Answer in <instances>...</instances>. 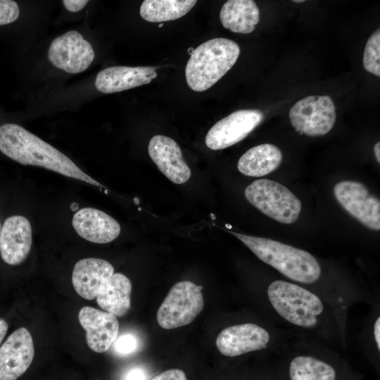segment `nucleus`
I'll use <instances>...</instances> for the list:
<instances>
[{
  "label": "nucleus",
  "instance_id": "1",
  "mask_svg": "<svg viewBox=\"0 0 380 380\" xmlns=\"http://www.w3.org/2000/svg\"><path fill=\"white\" fill-rule=\"evenodd\" d=\"M0 151L22 165L44 167L102 186L59 150L18 125L7 123L0 126Z\"/></svg>",
  "mask_w": 380,
  "mask_h": 380
},
{
  "label": "nucleus",
  "instance_id": "2",
  "mask_svg": "<svg viewBox=\"0 0 380 380\" xmlns=\"http://www.w3.org/2000/svg\"><path fill=\"white\" fill-rule=\"evenodd\" d=\"M260 260L287 278L303 284H312L321 275V267L309 252L281 242L230 232Z\"/></svg>",
  "mask_w": 380,
  "mask_h": 380
},
{
  "label": "nucleus",
  "instance_id": "3",
  "mask_svg": "<svg viewBox=\"0 0 380 380\" xmlns=\"http://www.w3.org/2000/svg\"><path fill=\"white\" fill-rule=\"evenodd\" d=\"M240 48L231 39L217 37L206 41L191 53L185 68L188 86L203 91L220 80L235 64Z\"/></svg>",
  "mask_w": 380,
  "mask_h": 380
},
{
  "label": "nucleus",
  "instance_id": "4",
  "mask_svg": "<svg viewBox=\"0 0 380 380\" xmlns=\"http://www.w3.org/2000/svg\"><path fill=\"white\" fill-rule=\"evenodd\" d=\"M269 301L274 310L291 324L312 328L324 310L320 298L308 289L283 280L272 281L267 289Z\"/></svg>",
  "mask_w": 380,
  "mask_h": 380
},
{
  "label": "nucleus",
  "instance_id": "5",
  "mask_svg": "<svg viewBox=\"0 0 380 380\" xmlns=\"http://www.w3.org/2000/svg\"><path fill=\"white\" fill-rule=\"evenodd\" d=\"M246 199L267 216L283 224L296 222L301 202L288 188L267 179L255 180L245 189Z\"/></svg>",
  "mask_w": 380,
  "mask_h": 380
},
{
  "label": "nucleus",
  "instance_id": "6",
  "mask_svg": "<svg viewBox=\"0 0 380 380\" xmlns=\"http://www.w3.org/2000/svg\"><path fill=\"white\" fill-rule=\"evenodd\" d=\"M202 289L190 281L173 285L157 312L159 325L172 329L191 323L203 308Z\"/></svg>",
  "mask_w": 380,
  "mask_h": 380
},
{
  "label": "nucleus",
  "instance_id": "7",
  "mask_svg": "<svg viewBox=\"0 0 380 380\" xmlns=\"http://www.w3.org/2000/svg\"><path fill=\"white\" fill-rule=\"evenodd\" d=\"M289 115L296 131L311 137L327 134L336 120L335 105L329 96L305 97L291 107Z\"/></svg>",
  "mask_w": 380,
  "mask_h": 380
},
{
  "label": "nucleus",
  "instance_id": "8",
  "mask_svg": "<svg viewBox=\"0 0 380 380\" xmlns=\"http://www.w3.org/2000/svg\"><path fill=\"white\" fill-rule=\"evenodd\" d=\"M334 194L339 204L360 222L370 229H380V201L365 185L342 181L336 184Z\"/></svg>",
  "mask_w": 380,
  "mask_h": 380
},
{
  "label": "nucleus",
  "instance_id": "9",
  "mask_svg": "<svg viewBox=\"0 0 380 380\" xmlns=\"http://www.w3.org/2000/svg\"><path fill=\"white\" fill-rule=\"evenodd\" d=\"M94 56L90 43L75 30L55 38L48 50L50 63L57 68L71 74L80 73L87 69Z\"/></svg>",
  "mask_w": 380,
  "mask_h": 380
},
{
  "label": "nucleus",
  "instance_id": "10",
  "mask_svg": "<svg viewBox=\"0 0 380 380\" xmlns=\"http://www.w3.org/2000/svg\"><path fill=\"white\" fill-rule=\"evenodd\" d=\"M256 109L239 110L217 121L208 132L205 145L212 150L229 147L246 137L263 120Z\"/></svg>",
  "mask_w": 380,
  "mask_h": 380
},
{
  "label": "nucleus",
  "instance_id": "11",
  "mask_svg": "<svg viewBox=\"0 0 380 380\" xmlns=\"http://www.w3.org/2000/svg\"><path fill=\"white\" fill-rule=\"evenodd\" d=\"M34 355L31 334L25 327L14 331L0 347V380H15L31 365Z\"/></svg>",
  "mask_w": 380,
  "mask_h": 380
},
{
  "label": "nucleus",
  "instance_id": "12",
  "mask_svg": "<svg viewBox=\"0 0 380 380\" xmlns=\"http://www.w3.org/2000/svg\"><path fill=\"white\" fill-rule=\"evenodd\" d=\"M270 341L269 332L253 323L235 324L220 331L216 346L221 354L236 357L265 348Z\"/></svg>",
  "mask_w": 380,
  "mask_h": 380
},
{
  "label": "nucleus",
  "instance_id": "13",
  "mask_svg": "<svg viewBox=\"0 0 380 380\" xmlns=\"http://www.w3.org/2000/svg\"><path fill=\"white\" fill-rule=\"evenodd\" d=\"M78 318L81 326L86 331L88 346L96 353L108 350L118 335L119 322L116 316L85 306L80 309Z\"/></svg>",
  "mask_w": 380,
  "mask_h": 380
},
{
  "label": "nucleus",
  "instance_id": "14",
  "mask_svg": "<svg viewBox=\"0 0 380 380\" xmlns=\"http://www.w3.org/2000/svg\"><path fill=\"white\" fill-rule=\"evenodd\" d=\"M32 246V227L30 221L21 215L8 217L0 229V254L11 265L23 262Z\"/></svg>",
  "mask_w": 380,
  "mask_h": 380
},
{
  "label": "nucleus",
  "instance_id": "15",
  "mask_svg": "<svg viewBox=\"0 0 380 380\" xmlns=\"http://www.w3.org/2000/svg\"><path fill=\"white\" fill-rule=\"evenodd\" d=\"M148 151L159 170L171 182L181 184L189 180L191 170L175 140L166 136L156 135L151 139Z\"/></svg>",
  "mask_w": 380,
  "mask_h": 380
},
{
  "label": "nucleus",
  "instance_id": "16",
  "mask_svg": "<svg viewBox=\"0 0 380 380\" xmlns=\"http://www.w3.org/2000/svg\"><path fill=\"white\" fill-rule=\"evenodd\" d=\"M114 274L112 265L96 258H84L74 266L72 283L75 291L87 300L96 298Z\"/></svg>",
  "mask_w": 380,
  "mask_h": 380
},
{
  "label": "nucleus",
  "instance_id": "17",
  "mask_svg": "<svg viewBox=\"0 0 380 380\" xmlns=\"http://www.w3.org/2000/svg\"><path fill=\"white\" fill-rule=\"evenodd\" d=\"M72 224L82 238L96 243L111 242L120 233V226L114 218L93 208H84L76 211Z\"/></svg>",
  "mask_w": 380,
  "mask_h": 380
},
{
  "label": "nucleus",
  "instance_id": "18",
  "mask_svg": "<svg viewBox=\"0 0 380 380\" xmlns=\"http://www.w3.org/2000/svg\"><path fill=\"white\" fill-rule=\"evenodd\" d=\"M155 67L113 66L101 70L95 87L102 93L122 91L150 83L157 76Z\"/></svg>",
  "mask_w": 380,
  "mask_h": 380
},
{
  "label": "nucleus",
  "instance_id": "19",
  "mask_svg": "<svg viewBox=\"0 0 380 380\" xmlns=\"http://www.w3.org/2000/svg\"><path fill=\"white\" fill-rule=\"evenodd\" d=\"M222 26L236 33L253 32L260 20V11L253 0H229L221 8Z\"/></svg>",
  "mask_w": 380,
  "mask_h": 380
},
{
  "label": "nucleus",
  "instance_id": "20",
  "mask_svg": "<svg viewBox=\"0 0 380 380\" xmlns=\"http://www.w3.org/2000/svg\"><path fill=\"white\" fill-rule=\"evenodd\" d=\"M282 161L281 150L274 144H262L248 149L239 158V171L250 177H262L274 171Z\"/></svg>",
  "mask_w": 380,
  "mask_h": 380
},
{
  "label": "nucleus",
  "instance_id": "21",
  "mask_svg": "<svg viewBox=\"0 0 380 380\" xmlns=\"http://www.w3.org/2000/svg\"><path fill=\"white\" fill-rule=\"evenodd\" d=\"M132 283L122 273L112 275L96 298L98 305L106 312L123 316L130 308Z\"/></svg>",
  "mask_w": 380,
  "mask_h": 380
},
{
  "label": "nucleus",
  "instance_id": "22",
  "mask_svg": "<svg viewBox=\"0 0 380 380\" xmlns=\"http://www.w3.org/2000/svg\"><path fill=\"white\" fill-rule=\"evenodd\" d=\"M195 0H145L139 13L151 23H161L178 19L186 15L196 4Z\"/></svg>",
  "mask_w": 380,
  "mask_h": 380
},
{
  "label": "nucleus",
  "instance_id": "23",
  "mask_svg": "<svg viewBox=\"0 0 380 380\" xmlns=\"http://www.w3.org/2000/svg\"><path fill=\"white\" fill-rule=\"evenodd\" d=\"M291 380H336V371L329 364L308 355L294 357L289 365Z\"/></svg>",
  "mask_w": 380,
  "mask_h": 380
},
{
  "label": "nucleus",
  "instance_id": "24",
  "mask_svg": "<svg viewBox=\"0 0 380 380\" xmlns=\"http://www.w3.org/2000/svg\"><path fill=\"white\" fill-rule=\"evenodd\" d=\"M365 69L376 75H380V30H376L368 39L363 55Z\"/></svg>",
  "mask_w": 380,
  "mask_h": 380
},
{
  "label": "nucleus",
  "instance_id": "25",
  "mask_svg": "<svg viewBox=\"0 0 380 380\" xmlns=\"http://www.w3.org/2000/svg\"><path fill=\"white\" fill-rule=\"evenodd\" d=\"M20 14L18 4L11 0H0V25L15 21Z\"/></svg>",
  "mask_w": 380,
  "mask_h": 380
},
{
  "label": "nucleus",
  "instance_id": "26",
  "mask_svg": "<svg viewBox=\"0 0 380 380\" xmlns=\"http://www.w3.org/2000/svg\"><path fill=\"white\" fill-rule=\"evenodd\" d=\"M137 342L135 337L131 334H125L116 338L113 343L115 352L120 355H125L134 352Z\"/></svg>",
  "mask_w": 380,
  "mask_h": 380
},
{
  "label": "nucleus",
  "instance_id": "27",
  "mask_svg": "<svg viewBox=\"0 0 380 380\" xmlns=\"http://www.w3.org/2000/svg\"><path fill=\"white\" fill-rule=\"evenodd\" d=\"M148 374L144 368L135 366L125 372L121 380H147Z\"/></svg>",
  "mask_w": 380,
  "mask_h": 380
},
{
  "label": "nucleus",
  "instance_id": "28",
  "mask_svg": "<svg viewBox=\"0 0 380 380\" xmlns=\"http://www.w3.org/2000/svg\"><path fill=\"white\" fill-rule=\"evenodd\" d=\"M151 380H187L185 373L178 369L166 370Z\"/></svg>",
  "mask_w": 380,
  "mask_h": 380
},
{
  "label": "nucleus",
  "instance_id": "29",
  "mask_svg": "<svg viewBox=\"0 0 380 380\" xmlns=\"http://www.w3.org/2000/svg\"><path fill=\"white\" fill-rule=\"evenodd\" d=\"M89 2L87 0H63L62 3L65 8L70 12L81 11Z\"/></svg>",
  "mask_w": 380,
  "mask_h": 380
},
{
  "label": "nucleus",
  "instance_id": "30",
  "mask_svg": "<svg viewBox=\"0 0 380 380\" xmlns=\"http://www.w3.org/2000/svg\"><path fill=\"white\" fill-rule=\"evenodd\" d=\"M374 340L378 348L380 350V317H378L374 324Z\"/></svg>",
  "mask_w": 380,
  "mask_h": 380
},
{
  "label": "nucleus",
  "instance_id": "31",
  "mask_svg": "<svg viewBox=\"0 0 380 380\" xmlns=\"http://www.w3.org/2000/svg\"><path fill=\"white\" fill-rule=\"evenodd\" d=\"M8 330V324L4 319H0V344L5 337Z\"/></svg>",
  "mask_w": 380,
  "mask_h": 380
},
{
  "label": "nucleus",
  "instance_id": "32",
  "mask_svg": "<svg viewBox=\"0 0 380 380\" xmlns=\"http://www.w3.org/2000/svg\"><path fill=\"white\" fill-rule=\"evenodd\" d=\"M374 152L378 163H380V143L377 142L374 147Z\"/></svg>",
  "mask_w": 380,
  "mask_h": 380
},
{
  "label": "nucleus",
  "instance_id": "33",
  "mask_svg": "<svg viewBox=\"0 0 380 380\" xmlns=\"http://www.w3.org/2000/svg\"><path fill=\"white\" fill-rule=\"evenodd\" d=\"M78 207H79V205L78 203H72L70 205V208L72 211H77V209H78Z\"/></svg>",
  "mask_w": 380,
  "mask_h": 380
},
{
  "label": "nucleus",
  "instance_id": "34",
  "mask_svg": "<svg viewBox=\"0 0 380 380\" xmlns=\"http://www.w3.org/2000/svg\"><path fill=\"white\" fill-rule=\"evenodd\" d=\"M134 202L136 204H139V199L137 197H135V198H134Z\"/></svg>",
  "mask_w": 380,
  "mask_h": 380
},
{
  "label": "nucleus",
  "instance_id": "35",
  "mask_svg": "<svg viewBox=\"0 0 380 380\" xmlns=\"http://www.w3.org/2000/svg\"><path fill=\"white\" fill-rule=\"evenodd\" d=\"M293 2H295V3H303V2H305L304 0H293Z\"/></svg>",
  "mask_w": 380,
  "mask_h": 380
},
{
  "label": "nucleus",
  "instance_id": "36",
  "mask_svg": "<svg viewBox=\"0 0 380 380\" xmlns=\"http://www.w3.org/2000/svg\"><path fill=\"white\" fill-rule=\"evenodd\" d=\"M210 216H211V218L215 220V217L213 214H210Z\"/></svg>",
  "mask_w": 380,
  "mask_h": 380
},
{
  "label": "nucleus",
  "instance_id": "37",
  "mask_svg": "<svg viewBox=\"0 0 380 380\" xmlns=\"http://www.w3.org/2000/svg\"><path fill=\"white\" fill-rule=\"evenodd\" d=\"M226 227H228L229 229V228H232V226H231V225H229V224H226Z\"/></svg>",
  "mask_w": 380,
  "mask_h": 380
},
{
  "label": "nucleus",
  "instance_id": "38",
  "mask_svg": "<svg viewBox=\"0 0 380 380\" xmlns=\"http://www.w3.org/2000/svg\"><path fill=\"white\" fill-rule=\"evenodd\" d=\"M0 229H1V223H0Z\"/></svg>",
  "mask_w": 380,
  "mask_h": 380
}]
</instances>
